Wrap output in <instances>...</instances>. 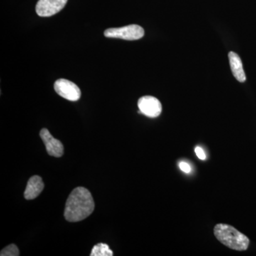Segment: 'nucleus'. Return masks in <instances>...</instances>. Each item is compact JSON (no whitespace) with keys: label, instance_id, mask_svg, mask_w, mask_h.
I'll list each match as a JSON object with an SVG mask.
<instances>
[{"label":"nucleus","instance_id":"nucleus-10","mask_svg":"<svg viewBox=\"0 0 256 256\" xmlns=\"http://www.w3.org/2000/svg\"><path fill=\"white\" fill-rule=\"evenodd\" d=\"M90 256H112L114 252L110 250L108 245L106 244H97L94 246L92 252L90 254Z\"/></svg>","mask_w":256,"mask_h":256},{"label":"nucleus","instance_id":"nucleus-2","mask_svg":"<svg viewBox=\"0 0 256 256\" xmlns=\"http://www.w3.org/2000/svg\"><path fill=\"white\" fill-rule=\"evenodd\" d=\"M214 234L218 242L232 250L244 252L247 250L250 244L246 236L228 224H216L214 228Z\"/></svg>","mask_w":256,"mask_h":256},{"label":"nucleus","instance_id":"nucleus-5","mask_svg":"<svg viewBox=\"0 0 256 256\" xmlns=\"http://www.w3.org/2000/svg\"><path fill=\"white\" fill-rule=\"evenodd\" d=\"M140 114L149 118H156L162 110L161 102L153 96H146L140 98L138 102Z\"/></svg>","mask_w":256,"mask_h":256},{"label":"nucleus","instance_id":"nucleus-9","mask_svg":"<svg viewBox=\"0 0 256 256\" xmlns=\"http://www.w3.org/2000/svg\"><path fill=\"white\" fill-rule=\"evenodd\" d=\"M228 60L234 77L239 82H245L246 77L245 72H244V67H242V60L239 56L235 52H229Z\"/></svg>","mask_w":256,"mask_h":256},{"label":"nucleus","instance_id":"nucleus-12","mask_svg":"<svg viewBox=\"0 0 256 256\" xmlns=\"http://www.w3.org/2000/svg\"><path fill=\"white\" fill-rule=\"evenodd\" d=\"M180 168L184 172L188 173V174L191 172V166L184 162H182L180 163Z\"/></svg>","mask_w":256,"mask_h":256},{"label":"nucleus","instance_id":"nucleus-3","mask_svg":"<svg viewBox=\"0 0 256 256\" xmlns=\"http://www.w3.org/2000/svg\"><path fill=\"white\" fill-rule=\"evenodd\" d=\"M144 31L142 28L137 24L128 25L120 28H108L104 35L108 38H121L128 41H134L142 38Z\"/></svg>","mask_w":256,"mask_h":256},{"label":"nucleus","instance_id":"nucleus-4","mask_svg":"<svg viewBox=\"0 0 256 256\" xmlns=\"http://www.w3.org/2000/svg\"><path fill=\"white\" fill-rule=\"evenodd\" d=\"M54 87L58 95L68 100H78L82 96L78 86L66 79H58L55 82Z\"/></svg>","mask_w":256,"mask_h":256},{"label":"nucleus","instance_id":"nucleus-8","mask_svg":"<svg viewBox=\"0 0 256 256\" xmlns=\"http://www.w3.org/2000/svg\"><path fill=\"white\" fill-rule=\"evenodd\" d=\"M44 188V184L41 176H32L28 180V186L24 192V198L26 200H32L36 198Z\"/></svg>","mask_w":256,"mask_h":256},{"label":"nucleus","instance_id":"nucleus-1","mask_svg":"<svg viewBox=\"0 0 256 256\" xmlns=\"http://www.w3.org/2000/svg\"><path fill=\"white\" fill-rule=\"evenodd\" d=\"M95 203L90 192L79 186L74 188L66 203L64 217L69 222H78L94 212Z\"/></svg>","mask_w":256,"mask_h":256},{"label":"nucleus","instance_id":"nucleus-11","mask_svg":"<svg viewBox=\"0 0 256 256\" xmlns=\"http://www.w3.org/2000/svg\"><path fill=\"white\" fill-rule=\"evenodd\" d=\"M20 255V250L16 245L10 244L8 246L1 250L0 256H18Z\"/></svg>","mask_w":256,"mask_h":256},{"label":"nucleus","instance_id":"nucleus-13","mask_svg":"<svg viewBox=\"0 0 256 256\" xmlns=\"http://www.w3.org/2000/svg\"><path fill=\"white\" fill-rule=\"evenodd\" d=\"M195 152H196L198 159L202 160H204L206 159V154H205L202 148H200V146H196V148H195Z\"/></svg>","mask_w":256,"mask_h":256},{"label":"nucleus","instance_id":"nucleus-6","mask_svg":"<svg viewBox=\"0 0 256 256\" xmlns=\"http://www.w3.org/2000/svg\"><path fill=\"white\" fill-rule=\"evenodd\" d=\"M68 0H38L36 12L42 18L52 16L60 12L66 4Z\"/></svg>","mask_w":256,"mask_h":256},{"label":"nucleus","instance_id":"nucleus-7","mask_svg":"<svg viewBox=\"0 0 256 256\" xmlns=\"http://www.w3.org/2000/svg\"><path fill=\"white\" fill-rule=\"evenodd\" d=\"M40 137L46 146L47 153L55 158H60L64 154V146L60 141L50 134V131L43 128L40 131Z\"/></svg>","mask_w":256,"mask_h":256}]
</instances>
